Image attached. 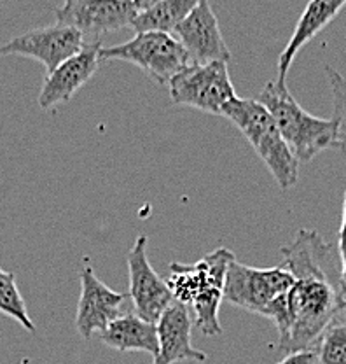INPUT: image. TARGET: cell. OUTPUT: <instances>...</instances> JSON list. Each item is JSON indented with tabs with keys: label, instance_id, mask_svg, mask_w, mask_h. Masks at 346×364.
Masks as SVG:
<instances>
[{
	"label": "cell",
	"instance_id": "cell-14",
	"mask_svg": "<svg viewBox=\"0 0 346 364\" xmlns=\"http://www.w3.org/2000/svg\"><path fill=\"white\" fill-rule=\"evenodd\" d=\"M156 328H158L159 350L152 364H175L182 361L205 363L208 359L205 352L193 347V321L189 316V309L182 303L173 301L156 322Z\"/></svg>",
	"mask_w": 346,
	"mask_h": 364
},
{
	"label": "cell",
	"instance_id": "cell-17",
	"mask_svg": "<svg viewBox=\"0 0 346 364\" xmlns=\"http://www.w3.org/2000/svg\"><path fill=\"white\" fill-rule=\"evenodd\" d=\"M196 4L198 0H152L151 6L131 21L130 28L135 30V33L173 36L175 30L189 16Z\"/></svg>",
	"mask_w": 346,
	"mask_h": 364
},
{
	"label": "cell",
	"instance_id": "cell-21",
	"mask_svg": "<svg viewBox=\"0 0 346 364\" xmlns=\"http://www.w3.org/2000/svg\"><path fill=\"white\" fill-rule=\"evenodd\" d=\"M337 261H340L341 293L346 299V188L343 195V210H341V226L337 231Z\"/></svg>",
	"mask_w": 346,
	"mask_h": 364
},
{
	"label": "cell",
	"instance_id": "cell-13",
	"mask_svg": "<svg viewBox=\"0 0 346 364\" xmlns=\"http://www.w3.org/2000/svg\"><path fill=\"white\" fill-rule=\"evenodd\" d=\"M100 41L98 43H86L77 55L63 62L55 72L45 75L39 98H37L39 107L43 111H53L58 105L67 104L97 74L98 63H100Z\"/></svg>",
	"mask_w": 346,
	"mask_h": 364
},
{
	"label": "cell",
	"instance_id": "cell-9",
	"mask_svg": "<svg viewBox=\"0 0 346 364\" xmlns=\"http://www.w3.org/2000/svg\"><path fill=\"white\" fill-rule=\"evenodd\" d=\"M81 33L58 23L40 28L28 30L14 39L0 44V56H26L40 62L45 68V75L77 55L85 48Z\"/></svg>",
	"mask_w": 346,
	"mask_h": 364
},
{
	"label": "cell",
	"instance_id": "cell-7",
	"mask_svg": "<svg viewBox=\"0 0 346 364\" xmlns=\"http://www.w3.org/2000/svg\"><path fill=\"white\" fill-rule=\"evenodd\" d=\"M170 98L175 105H188L201 112L222 116L229 102L238 97L231 81L227 63L207 65L189 63L168 82Z\"/></svg>",
	"mask_w": 346,
	"mask_h": 364
},
{
	"label": "cell",
	"instance_id": "cell-24",
	"mask_svg": "<svg viewBox=\"0 0 346 364\" xmlns=\"http://www.w3.org/2000/svg\"><path fill=\"white\" fill-rule=\"evenodd\" d=\"M20 364H30V359H28V358H25V359H23V361H21Z\"/></svg>",
	"mask_w": 346,
	"mask_h": 364
},
{
	"label": "cell",
	"instance_id": "cell-1",
	"mask_svg": "<svg viewBox=\"0 0 346 364\" xmlns=\"http://www.w3.org/2000/svg\"><path fill=\"white\" fill-rule=\"evenodd\" d=\"M280 252L281 267L292 273L296 282L287 294L283 322L276 328V352L288 355L313 350L343 309L340 264L330 244L313 230H299Z\"/></svg>",
	"mask_w": 346,
	"mask_h": 364
},
{
	"label": "cell",
	"instance_id": "cell-18",
	"mask_svg": "<svg viewBox=\"0 0 346 364\" xmlns=\"http://www.w3.org/2000/svg\"><path fill=\"white\" fill-rule=\"evenodd\" d=\"M0 314L14 318L26 331H36V324L28 316L25 299L16 284V275L13 272H6L0 267Z\"/></svg>",
	"mask_w": 346,
	"mask_h": 364
},
{
	"label": "cell",
	"instance_id": "cell-6",
	"mask_svg": "<svg viewBox=\"0 0 346 364\" xmlns=\"http://www.w3.org/2000/svg\"><path fill=\"white\" fill-rule=\"evenodd\" d=\"M100 60L131 63L158 85H168L178 72L191 63L182 44L166 33H135L126 43L102 48Z\"/></svg>",
	"mask_w": 346,
	"mask_h": 364
},
{
	"label": "cell",
	"instance_id": "cell-20",
	"mask_svg": "<svg viewBox=\"0 0 346 364\" xmlns=\"http://www.w3.org/2000/svg\"><path fill=\"white\" fill-rule=\"evenodd\" d=\"M325 74L333 91V117L337 121V130H340V149L346 156V77L330 65L325 67Z\"/></svg>",
	"mask_w": 346,
	"mask_h": 364
},
{
	"label": "cell",
	"instance_id": "cell-2",
	"mask_svg": "<svg viewBox=\"0 0 346 364\" xmlns=\"http://www.w3.org/2000/svg\"><path fill=\"white\" fill-rule=\"evenodd\" d=\"M237 259L229 249L219 247L193 264H170L168 286L175 301L195 312L196 328L205 336H219L222 326L219 321L220 303L229 264Z\"/></svg>",
	"mask_w": 346,
	"mask_h": 364
},
{
	"label": "cell",
	"instance_id": "cell-22",
	"mask_svg": "<svg viewBox=\"0 0 346 364\" xmlns=\"http://www.w3.org/2000/svg\"><path fill=\"white\" fill-rule=\"evenodd\" d=\"M279 364H317V361H315L313 350H304V352H298V354L285 355Z\"/></svg>",
	"mask_w": 346,
	"mask_h": 364
},
{
	"label": "cell",
	"instance_id": "cell-3",
	"mask_svg": "<svg viewBox=\"0 0 346 364\" xmlns=\"http://www.w3.org/2000/svg\"><path fill=\"white\" fill-rule=\"evenodd\" d=\"M273 116L288 149L299 163H308L327 149L340 147V130L334 117H318L304 111L287 85L266 82L256 98Z\"/></svg>",
	"mask_w": 346,
	"mask_h": 364
},
{
	"label": "cell",
	"instance_id": "cell-23",
	"mask_svg": "<svg viewBox=\"0 0 346 364\" xmlns=\"http://www.w3.org/2000/svg\"><path fill=\"white\" fill-rule=\"evenodd\" d=\"M341 312H343V316H345V318H346V299L343 301V309H341Z\"/></svg>",
	"mask_w": 346,
	"mask_h": 364
},
{
	"label": "cell",
	"instance_id": "cell-16",
	"mask_svg": "<svg viewBox=\"0 0 346 364\" xmlns=\"http://www.w3.org/2000/svg\"><path fill=\"white\" fill-rule=\"evenodd\" d=\"M102 343L119 352H146L152 359L158 355V328L136 314H124L100 333Z\"/></svg>",
	"mask_w": 346,
	"mask_h": 364
},
{
	"label": "cell",
	"instance_id": "cell-11",
	"mask_svg": "<svg viewBox=\"0 0 346 364\" xmlns=\"http://www.w3.org/2000/svg\"><path fill=\"white\" fill-rule=\"evenodd\" d=\"M173 37L185 49L191 63L196 65L214 62L227 63L231 60V51L226 46L219 20L208 0H200L196 4L189 16L175 30Z\"/></svg>",
	"mask_w": 346,
	"mask_h": 364
},
{
	"label": "cell",
	"instance_id": "cell-8",
	"mask_svg": "<svg viewBox=\"0 0 346 364\" xmlns=\"http://www.w3.org/2000/svg\"><path fill=\"white\" fill-rule=\"evenodd\" d=\"M152 0H67L56 7L58 25L77 30L82 39L98 43L100 36L130 26Z\"/></svg>",
	"mask_w": 346,
	"mask_h": 364
},
{
	"label": "cell",
	"instance_id": "cell-19",
	"mask_svg": "<svg viewBox=\"0 0 346 364\" xmlns=\"http://www.w3.org/2000/svg\"><path fill=\"white\" fill-rule=\"evenodd\" d=\"M317 364H346V324H333L313 348Z\"/></svg>",
	"mask_w": 346,
	"mask_h": 364
},
{
	"label": "cell",
	"instance_id": "cell-5",
	"mask_svg": "<svg viewBox=\"0 0 346 364\" xmlns=\"http://www.w3.org/2000/svg\"><path fill=\"white\" fill-rule=\"evenodd\" d=\"M296 279L281 264L254 268L234 259L229 264L224 287V301L247 312L259 314L279 326L287 314V294Z\"/></svg>",
	"mask_w": 346,
	"mask_h": 364
},
{
	"label": "cell",
	"instance_id": "cell-12",
	"mask_svg": "<svg viewBox=\"0 0 346 364\" xmlns=\"http://www.w3.org/2000/svg\"><path fill=\"white\" fill-rule=\"evenodd\" d=\"M124 305V294L110 289L102 282L91 267L90 259H85L81 270V296L77 303L75 329L85 340H90L93 333L107 329L112 321L121 316Z\"/></svg>",
	"mask_w": 346,
	"mask_h": 364
},
{
	"label": "cell",
	"instance_id": "cell-15",
	"mask_svg": "<svg viewBox=\"0 0 346 364\" xmlns=\"http://www.w3.org/2000/svg\"><path fill=\"white\" fill-rule=\"evenodd\" d=\"M345 7L346 0H311L304 7L291 41L280 53L279 63H276V81L287 85V74L299 51L310 41H313L322 30L327 28Z\"/></svg>",
	"mask_w": 346,
	"mask_h": 364
},
{
	"label": "cell",
	"instance_id": "cell-10",
	"mask_svg": "<svg viewBox=\"0 0 346 364\" xmlns=\"http://www.w3.org/2000/svg\"><path fill=\"white\" fill-rule=\"evenodd\" d=\"M149 238L140 235L128 250V277H130V298L139 317L156 322L175 301L168 282L163 280L152 268L147 256Z\"/></svg>",
	"mask_w": 346,
	"mask_h": 364
},
{
	"label": "cell",
	"instance_id": "cell-4",
	"mask_svg": "<svg viewBox=\"0 0 346 364\" xmlns=\"http://www.w3.org/2000/svg\"><path fill=\"white\" fill-rule=\"evenodd\" d=\"M222 116L249 140L280 189H291L299 179V161L285 144L279 127L266 107L254 98H239L227 104Z\"/></svg>",
	"mask_w": 346,
	"mask_h": 364
}]
</instances>
